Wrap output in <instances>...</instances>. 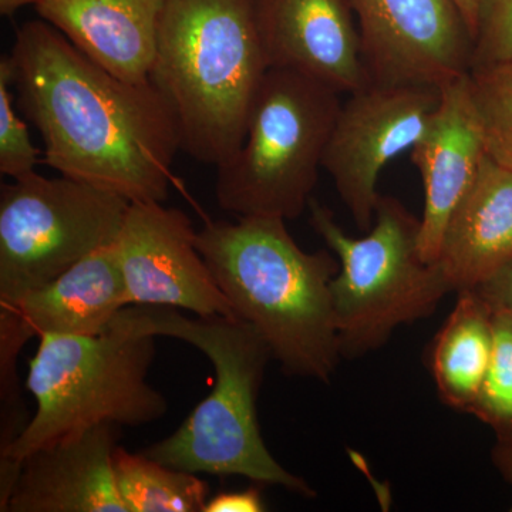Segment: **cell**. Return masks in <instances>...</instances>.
Masks as SVG:
<instances>
[{
  "instance_id": "cell-1",
  "label": "cell",
  "mask_w": 512,
  "mask_h": 512,
  "mask_svg": "<svg viewBox=\"0 0 512 512\" xmlns=\"http://www.w3.org/2000/svg\"><path fill=\"white\" fill-rule=\"evenodd\" d=\"M16 107L39 131L43 163L130 202H165L181 151L156 87L114 76L45 20L16 30L10 52Z\"/></svg>"
},
{
  "instance_id": "cell-2",
  "label": "cell",
  "mask_w": 512,
  "mask_h": 512,
  "mask_svg": "<svg viewBox=\"0 0 512 512\" xmlns=\"http://www.w3.org/2000/svg\"><path fill=\"white\" fill-rule=\"evenodd\" d=\"M285 220L211 221L197 247L237 318L249 323L288 375L328 383L340 357L330 284L339 261L303 251Z\"/></svg>"
},
{
  "instance_id": "cell-3",
  "label": "cell",
  "mask_w": 512,
  "mask_h": 512,
  "mask_svg": "<svg viewBox=\"0 0 512 512\" xmlns=\"http://www.w3.org/2000/svg\"><path fill=\"white\" fill-rule=\"evenodd\" d=\"M109 326L134 335L184 340L214 366L210 396L192 410L180 429L144 454L188 473L241 476L316 497L311 485L278 463L262 439L256 402L272 355L249 323L237 316L188 318L168 306L128 305Z\"/></svg>"
},
{
  "instance_id": "cell-4",
  "label": "cell",
  "mask_w": 512,
  "mask_h": 512,
  "mask_svg": "<svg viewBox=\"0 0 512 512\" xmlns=\"http://www.w3.org/2000/svg\"><path fill=\"white\" fill-rule=\"evenodd\" d=\"M269 69L255 0H165L150 82L198 163L238 153Z\"/></svg>"
},
{
  "instance_id": "cell-5",
  "label": "cell",
  "mask_w": 512,
  "mask_h": 512,
  "mask_svg": "<svg viewBox=\"0 0 512 512\" xmlns=\"http://www.w3.org/2000/svg\"><path fill=\"white\" fill-rule=\"evenodd\" d=\"M154 357V336L111 326L93 336H40L26 380L36 412L0 454V511L20 464L39 448L99 424L138 427L164 417L167 399L147 379Z\"/></svg>"
},
{
  "instance_id": "cell-6",
  "label": "cell",
  "mask_w": 512,
  "mask_h": 512,
  "mask_svg": "<svg viewBox=\"0 0 512 512\" xmlns=\"http://www.w3.org/2000/svg\"><path fill=\"white\" fill-rule=\"evenodd\" d=\"M309 211L312 228L339 261L330 292L342 357L382 348L399 326L433 315L451 292L440 266L421 259L420 220L397 198L380 195L362 238L349 237L313 198Z\"/></svg>"
},
{
  "instance_id": "cell-7",
  "label": "cell",
  "mask_w": 512,
  "mask_h": 512,
  "mask_svg": "<svg viewBox=\"0 0 512 512\" xmlns=\"http://www.w3.org/2000/svg\"><path fill=\"white\" fill-rule=\"evenodd\" d=\"M340 107V93L325 84L271 67L249 111L244 143L217 168L222 210L237 217H301Z\"/></svg>"
},
{
  "instance_id": "cell-8",
  "label": "cell",
  "mask_w": 512,
  "mask_h": 512,
  "mask_svg": "<svg viewBox=\"0 0 512 512\" xmlns=\"http://www.w3.org/2000/svg\"><path fill=\"white\" fill-rule=\"evenodd\" d=\"M130 201L69 177L32 173L0 187V308L116 242Z\"/></svg>"
},
{
  "instance_id": "cell-9",
  "label": "cell",
  "mask_w": 512,
  "mask_h": 512,
  "mask_svg": "<svg viewBox=\"0 0 512 512\" xmlns=\"http://www.w3.org/2000/svg\"><path fill=\"white\" fill-rule=\"evenodd\" d=\"M439 101L437 87L366 83L342 103L322 167L365 234L375 222L377 178L390 161L412 150Z\"/></svg>"
},
{
  "instance_id": "cell-10",
  "label": "cell",
  "mask_w": 512,
  "mask_h": 512,
  "mask_svg": "<svg viewBox=\"0 0 512 512\" xmlns=\"http://www.w3.org/2000/svg\"><path fill=\"white\" fill-rule=\"evenodd\" d=\"M367 83L437 87L470 72L474 37L454 0H350Z\"/></svg>"
},
{
  "instance_id": "cell-11",
  "label": "cell",
  "mask_w": 512,
  "mask_h": 512,
  "mask_svg": "<svg viewBox=\"0 0 512 512\" xmlns=\"http://www.w3.org/2000/svg\"><path fill=\"white\" fill-rule=\"evenodd\" d=\"M185 212L130 202L114 242L128 305L168 306L197 316H235L197 247Z\"/></svg>"
},
{
  "instance_id": "cell-12",
  "label": "cell",
  "mask_w": 512,
  "mask_h": 512,
  "mask_svg": "<svg viewBox=\"0 0 512 512\" xmlns=\"http://www.w3.org/2000/svg\"><path fill=\"white\" fill-rule=\"evenodd\" d=\"M126 306V285L113 242L16 305L0 308V403L10 406L23 400L18 357L28 340L100 335Z\"/></svg>"
},
{
  "instance_id": "cell-13",
  "label": "cell",
  "mask_w": 512,
  "mask_h": 512,
  "mask_svg": "<svg viewBox=\"0 0 512 512\" xmlns=\"http://www.w3.org/2000/svg\"><path fill=\"white\" fill-rule=\"evenodd\" d=\"M410 151L424 190L419 252L424 262L437 264L448 222L473 187L487 157L470 72L440 87L439 106Z\"/></svg>"
},
{
  "instance_id": "cell-14",
  "label": "cell",
  "mask_w": 512,
  "mask_h": 512,
  "mask_svg": "<svg viewBox=\"0 0 512 512\" xmlns=\"http://www.w3.org/2000/svg\"><path fill=\"white\" fill-rule=\"evenodd\" d=\"M271 67L292 70L340 94L367 83L350 0H255Z\"/></svg>"
},
{
  "instance_id": "cell-15",
  "label": "cell",
  "mask_w": 512,
  "mask_h": 512,
  "mask_svg": "<svg viewBox=\"0 0 512 512\" xmlns=\"http://www.w3.org/2000/svg\"><path fill=\"white\" fill-rule=\"evenodd\" d=\"M120 434L99 424L29 454L2 512H127L113 467Z\"/></svg>"
},
{
  "instance_id": "cell-16",
  "label": "cell",
  "mask_w": 512,
  "mask_h": 512,
  "mask_svg": "<svg viewBox=\"0 0 512 512\" xmlns=\"http://www.w3.org/2000/svg\"><path fill=\"white\" fill-rule=\"evenodd\" d=\"M164 5L165 0H42L36 12L107 72L147 83Z\"/></svg>"
},
{
  "instance_id": "cell-17",
  "label": "cell",
  "mask_w": 512,
  "mask_h": 512,
  "mask_svg": "<svg viewBox=\"0 0 512 512\" xmlns=\"http://www.w3.org/2000/svg\"><path fill=\"white\" fill-rule=\"evenodd\" d=\"M512 262V171L484 158L448 222L440 266L451 291L476 289Z\"/></svg>"
},
{
  "instance_id": "cell-18",
  "label": "cell",
  "mask_w": 512,
  "mask_h": 512,
  "mask_svg": "<svg viewBox=\"0 0 512 512\" xmlns=\"http://www.w3.org/2000/svg\"><path fill=\"white\" fill-rule=\"evenodd\" d=\"M458 299L430 350V369L440 399L460 412L476 402L494 346V311L476 289Z\"/></svg>"
},
{
  "instance_id": "cell-19",
  "label": "cell",
  "mask_w": 512,
  "mask_h": 512,
  "mask_svg": "<svg viewBox=\"0 0 512 512\" xmlns=\"http://www.w3.org/2000/svg\"><path fill=\"white\" fill-rule=\"evenodd\" d=\"M113 467L127 512H204L210 498V488L198 474L167 466L143 451L117 447Z\"/></svg>"
},
{
  "instance_id": "cell-20",
  "label": "cell",
  "mask_w": 512,
  "mask_h": 512,
  "mask_svg": "<svg viewBox=\"0 0 512 512\" xmlns=\"http://www.w3.org/2000/svg\"><path fill=\"white\" fill-rule=\"evenodd\" d=\"M470 87L485 150L512 171V59L471 67Z\"/></svg>"
},
{
  "instance_id": "cell-21",
  "label": "cell",
  "mask_w": 512,
  "mask_h": 512,
  "mask_svg": "<svg viewBox=\"0 0 512 512\" xmlns=\"http://www.w3.org/2000/svg\"><path fill=\"white\" fill-rule=\"evenodd\" d=\"M494 311V346L483 386L470 409L498 439L512 437V316Z\"/></svg>"
},
{
  "instance_id": "cell-22",
  "label": "cell",
  "mask_w": 512,
  "mask_h": 512,
  "mask_svg": "<svg viewBox=\"0 0 512 512\" xmlns=\"http://www.w3.org/2000/svg\"><path fill=\"white\" fill-rule=\"evenodd\" d=\"M13 73L10 57L0 59V173L18 180L36 173L43 163L42 151L33 144L29 127L13 103Z\"/></svg>"
},
{
  "instance_id": "cell-23",
  "label": "cell",
  "mask_w": 512,
  "mask_h": 512,
  "mask_svg": "<svg viewBox=\"0 0 512 512\" xmlns=\"http://www.w3.org/2000/svg\"><path fill=\"white\" fill-rule=\"evenodd\" d=\"M512 59V0H481L471 67Z\"/></svg>"
},
{
  "instance_id": "cell-24",
  "label": "cell",
  "mask_w": 512,
  "mask_h": 512,
  "mask_svg": "<svg viewBox=\"0 0 512 512\" xmlns=\"http://www.w3.org/2000/svg\"><path fill=\"white\" fill-rule=\"evenodd\" d=\"M261 490L249 487L241 491H225L208 498L204 512H261L265 511Z\"/></svg>"
},
{
  "instance_id": "cell-25",
  "label": "cell",
  "mask_w": 512,
  "mask_h": 512,
  "mask_svg": "<svg viewBox=\"0 0 512 512\" xmlns=\"http://www.w3.org/2000/svg\"><path fill=\"white\" fill-rule=\"evenodd\" d=\"M476 291L490 303L491 308L512 316V262L495 272Z\"/></svg>"
},
{
  "instance_id": "cell-26",
  "label": "cell",
  "mask_w": 512,
  "mask_h": 512,
  "mask_svg": "<svg viewBox=\"0 0 512 512\" xmlns=\"http://www.w3.org/2000/svg\"><path fill=\"white\" fill-rule=\"evenodd\" d=\"M494 460L495 464L500 467L501 473L512 485V437L498 439L497 447L494 450Z\"/></svg>"
},
{
  "instance_id": "cell-27",
  "label": "cell",
  "mask_w": 512,
  "mask_h": 512,
  "mask_svg": "<svg viewBox=\"0 0 512 512\" xmlns=\"http://www.w3.org/2000/svg\"><path fill=\"white\" fill-rule=\"evenodd\" d=\"M457 8L460 9L461 15L466 20L468 29L471 35L476 40L477 25H478V12H480L481 0H454Z\"/></svg>"
},
{
  "instance_id": "cell-28",
  "label": "cell",
  "mask_w": 512,
  "mask_h": 512,
  "mask_svg": "<svg viewBox=\"0 0 512 512\" xmlns=\"http://www.w3.org/2000/svg\"><path fill=\"white\" fill-rule=\"evenodd\" d=\"M42 0H0V15L13 16L19 9L28 5H37Z\"/></svg>"
}]
</instances>
